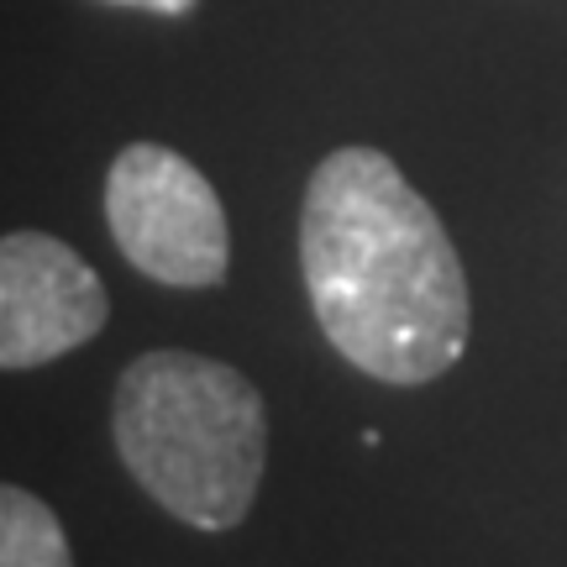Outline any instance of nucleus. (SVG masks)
I'll return each instance as SVG.
<instances>
[{
  "mask_svg": "<svg viewBox=\"0 0 567 567\" xmlns=\"http://www.w3.org/2000/svg\"><path fill=\"white\" fill-rule=\"evenodd\" d=\"M105 221L126 264L168 289H216L231 268L221 195L163 142H132L105 174Z\"/></svg>",
  "mask_w": 567,
  "mask_h": 567,
  "instance_id": "nucleus-3",
  "label": "nucleus"
},
{
  "mask_svg": "<svg viewBox=\"0 0 567 567\" xmlns=\"http://www.w3.org/2000/svg\"><path fill=\"white\" fill-rule=\"evenodd\" d=\"M111 295L80 252L48 231L0 237V368H42L101 337Z\"/></svg>",
  "mask_w": 567,
  "mask_h": 567,
  "instance_id": "nucleus-4",
  "label": "nucleus"
},
{
  "mask_svg": "<svg viewBox=\"0 0 567 567\" xmlns=\"http://www.w3.org/2000/svg\"><path fill=\"white\" fill-rule=\"evenodd\" d=\"M74 563L59 515L38 494L0 484V567H63Z\"/></svg>",
  "mask_w": 567,
  "mask_h": 567,
  "instance_id": "nucleus-5",
  "label": "nucleus"
},
{
  "mask_svg": "<svg viewBox=\"0 0 567 567\" xmlns=\"http://www.w3.org/2000/svg\"><path fill=\"white\" fill-rule=\"evenodd\" d=\"M111 431L126 473L174 520L195 530L247 520L264 484L268 415L264 394L231 363L179 347L142 352L116 384Z\"/></svg>",
  "mask_w": 567,
  "mask_h": 567,
  "instance_id": "nucleus-2",
  "label": "nucleus"
},
{
  "mask_svg": "<svg viewBox=\"0 0 567 567\" xmlns=\"http://www.w3.org/2000/svg\"><path fill=\"white\" fill-rule=\"evenodd\" d=\"M105 6H137V11H158V17H184L195 0H105Z\"/></svg>",
  "mask_w": 567,
  "mask_h": 567,
  "instance_id": "nucleus-6",
  "label": "nucleus"
},
{
  "mask_svg": "<svg viewBox=\"0 0 567 567\" xmlns=\"http://www.w3.org/2000/svg\"><path fill=\"white\" fill-rule=\"evenodd\" d=\"M300 268L326 342L379 384H431L467 352L473 300L442 216L379 147L316 163Z\"/></svg>",
  "mask_w": 567,
  "mask_h": 567,
  "instance_id": "nucleus-1",
  "label": "nucleus"
}]
</instances>
